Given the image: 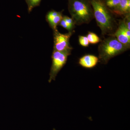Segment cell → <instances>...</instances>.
<instances>
[{"label":"cell","mask_w":130,"mask_h":130,"mask_svg":"<svg viewBox=\"0 0 130 130\" xmlns=\"http://www.w3.org/2000/svg\"><path fill=\"white\" fill-rule=\"evenodd\" d=\"M68 8L75 25L88 24L94 18L90 0H68Z\"/></svg>","instance_id":"cell-2"},{"label":"cell","mask_w":130,"mask_h":130,"mask_svg":"<svg viewBox=\"0 0 130 130\" xmlns=\"http://www.w3.org/2000/svg\"><path fill=\"white\" fill-rule=\"evenodd\" d=\"M73 31L63 34L57 29L53 30L54 50L61 52H71L72 48L70 46V40Z\"/></svg>","instance_id":"cell-5"},{"label":"cell","mask_w":130,"mask_h":130,"mask_svg":"<svg viewBox=\"0 0 130 130\" xmlns=\"http://www.w3.org/2000/svg\"><path fill=\"white\" fill-rule=\"evenodd\" d=\"M71 54L70 52H61L53 50L52 56V65L49 73V83L55 81L56 76L65 66L68 58Z\"/></svg>","instance_id":"cell-4"},{"label":"cell","mask_w":130,"mask_h":130,"mask_svg":"<svg viewBox=\"0 0 130 130\" xmlns=\"http://www.w3.org/2000/svg\"><path fill=\"white\" fill-rule=\"evenodd\" d=\"M130 0H121L118 6L112 11L113 13L119 15H126L130 13Z\"/></svg>","instance_id":"cell-7"},{"label":"cell","mask_w":130,"mask_h":130,"mask_svg":"<svg viewBox=\"0 0 130 130\" xmlns=\"http://www.w3.org/2000/svg\"><path fill=\"white\" fill-rule=\"evenodd\" d=\"M89 43L91 44H96L101 41L100 38L95 33L89 32L87 36Z\"/></svg>","instance_id":"cell-12"},{"label":"cell","mask_w":130,"mask_h":130,"mask_svg":"<svg viewBox=\"0 0 130 130\" xmlns=\"http://www.w3.org/2000/svg\"><path fill=\"white\" fill-rule=\"evenodd\" d=\"M60 26H62L63 28L69 31H72L73 28H71L69 25L65 21V20L62 19L60 23L59 24Z\"/></svg>","instance_id":"cell-16"},{"label":"cell","mask_w":130,"mask_h":130,"mask_svg":"<svg viewBox=\"0 0 130 130\" xmlns=\"http://www.w3.org/2000/svg\"><path fill=\"white\" fill-rule=\"evenodd\" d=\"M99 61V58L93 55H86L79 59L78 63L81 66L86 68L95 67Z\"/></svg>","instance_id":"cell-6"},{"label":"cell","mask_w":130,"mask_h":130,"mask_svg":"<svg viewBox=\"0 0 130 130\" xmlns=\"http://www.w3.org/2000/svg\"><path fill=\"white\" fill-rule=\"evenodd\" d=\"M63 16L62 12L58 16L54 18L48 23L50 27L53 29V30H55L57 29V26L59 25L61 20L63 19Z\"/></svg>","instance_id":"cell-9"},{"label":"cell","mask_w":130,"mask_h":130,"mask_svg":"<svg viewBox=\"0 0 130 130\" xmlns=\"http://www.w3.org/2000/svg\"><path fill=\"white\" fill-rule=\"evenodd\" d=\"M123 22L126 26L128 29L130 30V13L126 15L125 18L123 20Z\"/></svg>","instance_id":"cell-17"},{"label":"cell","mask_w":130,"mask_h":130,"mask_svg":"<svg viewBox=\"0 0 130 130\" xmlns=\"http://www.w3.org/2000/svg\"><path fill=\"white\" fill-rule=\"evenodd\" d=\"M121 0H105V5L111 11L115 9L118 6Z\"/></svg>","instance_id":"cell-11"},{"label":"cell","mask_w":130,"mask_h":130,"mask_svg":"<svg viewBox=\"0 0 130 130\" xmlns=\"http://www.w3.org/2000/svg\"><path fill=\"white\" fill-rule=\"evenodd\" d=\"M129 48L119 42L115 36L107 38L99 45L98 58L101 63L106 64L112 58L123 53Z\"/></svg>","instance_id":"cell-3"},{"label":"cell","mask_w":130,"mask_h":130,"mask_svg":"<svg viewBox=\"0 0 130 130\" xmlns=\"http://www.w3.org/2000/svg\"><path fill=\"white\" fill-rule=\"evenodd\" d=\"M94 16L102 35L112 34L114 29L115 20L111 11L103 0H90Z\"/></svg>","instance_id":"cell-1"},{"label":"cell","mask_w":130,"mask_h":130,"mask_svg":"<svg viewBox=\"0 0 130 130\" xmlns=\"http://www.w3.org/2000/svg\"><path fill=\"white\" fill-rule=\"evenodd\" d=\"M25 1L28 6V12L30 13L35 8L40 5L42 0H25Z\"/></svg>","instance_id":"cell-10"},{"label":"cell","mask_w":130,"mask_h":130,"mask_svg":"<svg viewBox=\"0 0 130 130\" xmlns=\"http://www.w3.org/2000/svg\"><path fill=\"white\" fill-rule=\"evenodd\" d=\"M62 12V11H54V10H52V11L48 12L47 13L46 17V20L47 22L48 23L54 18L55 16H58Z\"/></svg>","instance_id":"cell-13"},{"label":"cell","mask_w":130,"mask_h":130,"mask_svg":"<svg viewBox=\"0 0 130 130\" xmlns=\"http://www.w3.org/2000/svg\"><path fill=\"white\" fill-rule=\"evenodd\" d=\"M114 36L121 43L130 47V38L127 37L119 27L115 32Z\"/></svg>","instance_id":"cell-8"},{"label":"cell","mask_w":130,"mask_h":130,"mask_svg":"<svg viewBox=\"0 0 130 130\" xmlns=\"http://www.w3.org/2000/svg\"><path fill=\"white\" fill-rule=\"evenodd\" d=\"M63 18L68 24L69 25L71 28L73 29L75 24H74V21L71 18H70L67 16H63Z\"/></svg>","instance_id":"cell-15"},{"label":"cell","mask_w":130,"mask_h":130,"mask_svg":"<svg viewBox=\"0 0 130 130\" xmlns=\"http://www.w3.org/2000/svg\"><path fill=\"white\" fill-rule=\"evenodd\" d=\"M79 44L84 47L88 46L89 43L86 36H79Z\"/></svg>","instance_id":"cell-14"}]
</instances>
